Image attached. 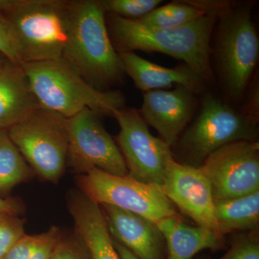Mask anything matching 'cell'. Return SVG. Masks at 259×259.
Here are the masks:
<instances>
[{
    "label": "cell",
    "mask_w": 259,
    "mask_h": 259,
    "mask_svg": "<svg viewBox=\"0 0 259 259\" xmlns=\"http://www.w3.org/2000/svg\"><path fill=\"white\" fill-rule=\"evenodd\" d=\"M225 3L198 1L199 6L207 10L206 14L178 28H151L106 13L105 20L118 54L136 51L161 53L183 61L206 84L213 85L216 79L210 62V39Z\"/></svg>",
    "instance_id": "6da1fadb"
},
{
    "label": "cell",
    "mask_w": 259,
    "mask_h": 259,
    "mask_svg": "<svg viewBox=\"0 0 259 259\" xmlns=\"http://www.w3.org/2000/svg\"><path fill=\"white\" fill-rule=\"evenodd\" d=\"M62 58L100 91L112 90L123 81V64L112 44L99 0H71Z\"/></svg>",
    "instance_id": "7a4b0ae2"
},
{
    "label": "cell",
    "mask_w": 259,
    "mask_h": 259,
    "mask_svg": "<svg viewBox=\"0 0 259 259\" xmlns=\"http://www.w3.org/2000/svg\"><path fill=\"white\" fill-rule=\"evenodd\" d=\"M42 108L66 118L89 109L99 116H112L125 107V98L118 90L100 91L89 84L62 57L21 64Z\"/></svg>",
    "instance_id": "3957f363"
},
{
    "label": "cell",
    "mask_w": 259,
    "mask_h": 259,
    "mask_svg": "<svg viewBox=\"0 0 259 259\" xmlns=\"http://www.w3.org/2000/svg\"><path fill=\"white\" fill-rule=\"evenodd\" d=\"M250 9L226 2L218 15L215 57L223 88L234 100L244 95L258 61L259 40Z\"/></svg>",
    "instance_id": "277c9868"
},
{
    "label": "cell",
    "mask_w": 259,
    "mask_h": 259,
    "mask_svg": "<svg viewBox=\"0 0 259 259\" xmlns=\"http://www.w3.org/2000/svg\"><path fill=\"white\" fill-rule=\"evenodd\" d=\"M71 7L68 0H15L5 14L18 37L23 64L62 57Z\"/></svg>",
    "instance_id": "5b68a950"
},
{
    "label": "cell",
    "mask_w": 259,
    "mask_h": 259,
    "mask_svg": "<svg viewBox=\"0 0 259 259\" xmlns=\"http://www.w3.org/2000/svg\"><path fill=\"white\" fill-rule=\"evenodd\" d=\"M68 121L59 112L39 107L7 130L32 171L51 183H57L67 167Z\"/></svg>",
    "instance_id": "8992f818"
},
{
    "label": "cell",
    "mask_w": 259,
    "mask_h": 259,
    "mask_svg": "<svg viewBox=\"0 0 259 259\" xmlns=\"http://www.w3.org/2000/svg\"><path fill=\"white\" fill-rule=\"evenodd\" d=\"M258 139L257 122L219 97L207 94L197 118L177 143L180 153L189 162L187 165L199 167L209 154L226 145Z\"/></svg>",
    "instance_id": "52a82bcc"
},
{
    "label": "cell",
    "mask_w": 259,
    "mask_h": 259,
    "mask_svg": "<svg viewBox=\"0 0 259 259\" xmlns=\"http://www.w3.org/2000/svg\"><path fill=\"white\" fill-rule=\"evenodd\" d=\"M76 183L78 190L99 205L115 206L156 223L179 217L175 205L161 187L143 183L129 175L117 176L95 168L76 175Z\"/></svg>",
    "instance_id": "ba28073f"
},
{
    "label": "cell",
    "mask_w": 259,
    "mask_h": 259,
    "mask_svg": "<svg viewBox=\"0 0 259 259\" xmlns=\"http://www.w3.org/2000/svg\"><path fill=\"white\" fill-rule=\"evenodd\" d=\"M113 117L120 126L116 139L129 176L161 187L168 166L175 160L171 148L150 133L139 110L124 107L116 111Z\"/></svg>",
    "instance_id": "9c48e42d"
},
{
    "label": "cell",
    "mask_w": 259,
    "mask_h": 259,
    "mask_svg": "<svg viewBox=\"0 0 259 259\" xmlns=\"http://www.w3.org/2000/svg\"><path fill=\"white\" fill-rule=\"evenodd\" d=\"M69 149L67 163L76 175L91 170L117 175H128L127 165L120 148L102 125L100 116L89 110L69 118Z\"/></svg>",
    "instance_id": "30bf717a"
},
{
    "label": "cell",
    "mask_w": 259,
    "mask_h": 259,
    "mask_svg": "<svg viewBox=\"0 0 259 259\" xmlns=\"http://www.w3.org/2000/svg\"><path fill=\"white\" fill-rule=\"evenodd\" d=\"M199 168L210 184L214 202L258 192V141L226 145L209 154Z\"/></svg>",
    "instance_id": "8fae6325"
},
{
    "label": "cell",
    "mask_w": 259,
    "mask_h": 259,
    "mask_svg": "<svg viewBox=\"0 0 259 259\" xmlns=\"http://www.w3.org/2000/svg\"><path fill=\"white\" fill-rule=\"evenodd\" d=\"M161 188L174 205L192 218L198 226L221 236L214 216L210 184L199 167L173 160Z\"/></svg>",
    "instance_id": "7c38bea8"
},
{
    "label": "cell",
    "mask_w": 259,
    "mask_h": 259,
    "mask_svg": "<svg viewBox=\"0 0 259 259\" xmlns=\"http://www.w3.org/2000/svg\"><path fill=\"white\" fill-rule=\"evenodd\" d=\"M194 94L181 85L170 91L151 90L144 94L140 113L171 148L192 119L196 105Z\"/></svg>",
    "instance_id": "4fadbf2b"
},
{
    "label": "cell",
    "mask_w": 259,
    "mask_h": 259,
    "mask_svg": "<svg viewBox=\"0 0 259 259\" xmlns=\"http://www.w3.org/2000/svg\"><path fill=\"white\" fill-rule=\"evenodd\" d=\"M100 206L112 239L139 259H164L165 240L156 223L110 204Z\"/></svg>",
    "instance_id": "5bb4252c"
},
{
    "label": "cell",
    "mask_w": 259,
    "mask_h": 259,
    "mask_svg": "<svg viewBox=\"0 0 259 259\" xmlns=\"http://www.w3.org/2000/svg\"><path fill=\"white\" fill-rule=\"evenodd\" d=\"M66 199L74 233L88 248L92 259H120L100 206L78 189L70 190Z\"/></svg>",
    "instance_id": "9a60e30c"
},
{
    "label": "cell",
    "mask_w": 259,
    "mask_h": 259,
    "mask_svg": "<svg viewBox=\"0 0 259 259\" xmlns=\"http://www.w3.org/2000/svg\"><path fill=\"white\" fill-rule=\"evenodd\" d=\"M119 55L125 74L133 79L136 88L144 93L169 88L173 84L185 87L194 93H200L205 88L202 78L184 63L170 69L146 60L135 52L120 53Z\"/></svg>",
    "instance_id": "2e32d148"
},
{
    "label": "cell",
    "mask_w": 259,
    "mask_h": 259,
    "mask_svg": "<svg viewBox=\"0 0 259 259\" xmlns=\"http://www.w3.org/2000/svg\"><path fill=\"white\" fill-rule=\"evenodd\" d=\"M39 107L21 65L8 62L0 71V129H9Z\"/></svg>",
    "instance_id": "e0dca14e"
},
{
    "label": "cell",
    "mask_w": 259,
    "mask_h": 259,
    "mask_svg": "<svg viewBox=\"0 0 259 259\" xmlns=\"http://www.w3.org/2000/svg\"><path fill=\"white\" fill-rule=\"evenodd\" d=\"M163 234L167 259H192L201 250L221 249L223 236L200 226H190L180 217L162 220L156 223Z\"/></svg>",
    "instance_id": "ac0fdd59"
},
{
    "label": "cell",
    "mask_w": 259,
    "mask_h": 259,
    "mask_svg": "<svg viewBox=\"0 0 259 259\" xmlns=\"http://www.w3.org/2000/svg\"><path fill=\"white\" fill-rule=\"evenodd\" d=\"M214 216L221 236L237 231H256L259 191L244 197L214 202Z\"/></svg>",
    "instance_id": "d6986e66"
},
{
    "label": "cell",
    "mask_w": 259,
    "mask_h": 259,
    "mask_svg": "<svg viewBox=\"0 0 259 259\" xmlns=\"http://www.w3.org/2000/svg\"><path fill=\"white\" fill-rule=\"evenodd\" d=\"M33 174L8 131L0 129V197L8 198L17 185L30 180Z\"/></svg>",
    "instance_id": "ffe728a7"
},
{
    "label": "cell",
    "mask_w": 259,
    "mask_h": 259,
    "mask_svg": "<svg viewBox=\"0 0 259 259\" xmlns=\"http://www.w3.org/2000/svg\"><path fill=\"white\" fill-rule=\"evenodd\" d=\"M207 10L194 1H177L161 7L134 20L145 26L156 28H175L182 26L206 14Z\"/></svg>",
    "instance_id": "44dd1931"
},
{
    "label": "cell",
    "mask_w": 259,
    "mask_h": 259,
    "mask_svg": "<svg viewBox=\"0 0 259 259\" xmlns=\"http://www.w3.org/2000/svg\"><path fill=\"white\" fill-rule=\"evenodd\" d=\"M106 14L136 20L148 14L158 5L161 0H99Z\"/></svg>",
    "instance_id": "7402d4cb"
},
{
    "label": "cell",
    "mask_w": 259,
    "mask_h": 259,
    "mask_svg": "<svg viewBox=\"0 0 259 259\" xmlns=\"http://www.w3.org/2000/svg\"><path fill=\"white\" fill-rule=\"evenodd\" d=\"M25 221L20 215L0 213V259L25 234Z\"/></svg>",
    "instance_id": "603a6c76"
},
{
    "label": "cell",
    "mask_w": 259,
    "mask_h": 259,
    "mask_svg": "<svg viewBox=\"0 0 259 259\" xmlns=\"http://www.w3.org/2000/svg\"><path fill=\"white\" fill-rule=\"evenodd\" d=\"M0 54L12 64H23L20 46L14 28L6 15L2 12H0Z\"/></svg>",
    "instance_id": "cb8c5ba5"
},
{
    "label": "cell",
    "mask_w": 259,
    "mask_h": 259,
    "mask_svg": "<svg viewBox=\"0 0 259 259\" xmlns=\"http://www.w3.org/2000/svg\"><path fill=\"white\" fill-rule=\"evenodd\" d=\"M70 236H65L61 233L50 259H92L79 236L75 233Z\"/></svg>",
    "instance_id": "d4e9b609"
},
{
    "label": "cell",
    "mask_w": 259,
    "mask_h": 259,
    "mask_svg": "<svg viewBox=\"0 0 259 259\" xmlns=\"http://www.w3.org/2000/svg\"><path fill=\"white\" fill-rule=\"evenodd\" d=\"M218 259H259L258 239L255 236H237L226 254Z\"/></svg>",
    "instance_id": "484cf974"
},
{
    "label": "cell",
    "mask_w": 259,
    "mask_h": 259,
    "mask_svg": "<svg viewBox=\"0 0 259 259\" xmlns=\"http://www.w3.org/2000/svg\"><path fill=\"white\" fill-rule=\"evenodd\" d=\"M40 234H25L10 249L4 259H30L40 242Z\"/></svg>",
    "instance_id": "4316f807"
},
{
    "label": "cell",
    "mask_w": 259,
    "mask_h": 259,
    "mask_svg": "<svg viewBox=\"0 0 259 259\" xmlns=\"http://www.w3.org/2000/svg\"><path fill=\"white\" fill-rule=\"evenodd\" d=\"M61 235L60 229L56 226L42 233L41 240L30 259H50Z\"/></svg>",
    "instance_id": "83f0119b"
},
{
    "label": "cell",
    "mask_w": 259,
    "mask_h": 259,
    "mask_svg": "<svg viewBox=\"0 0 259 259\" xmlns=\"http://www.w3.org/2000/svg\"><path fill=\"white\" fill-rule=\"evenodd\" d=\"M245 115L250 117L252 120L258 123V84L255 83L252 88L248 102L246 103V107H245L244 111L243 112Z\"/></svg>",
    "instance_id": "f1b7e54d"
},
{
    "label": "cell",
    "mask_w": 259,
    "mask_h": 259,
    "mask_svg": "<svg viewBox=\"0 0 259 259\" xmlns=\"http://www.w3.org/2000/svg\"><path fill=\"white\" fill-rule=\"evenodd\" d=\"M25 212V204L19 198H3L0 197V213L20 215Z\"/></svg>",
    "instance_id": "f546056e"
},
{
    "label": "cell",
    "mask_w": 259,
    "mask_h": 259,
    "mask_svg": "<svg viewBox=\"0 0 259 259\" xmlns=\"http://www.w3.org/2000/svg\"><path fill=\"white\" fill-rule=\"evenodd\" d=\"M112 241H113L116 251L118 253L120 259H139L134 253H131L128 249H127L125 247L121 245L118 242L115 241L114 239H112Z\"/></svg>",
    "instance_id": "4dcf8cb0"
},
{
    "label": "cell",
    "mask_w": 259,
    "mask_h": 259,
    "mask_svg": "<svg viewBox=\"0 0 259 259\" xmlns=\"http://www.w3.org/2000/svg\"><path fill=\"white\" fill-rule=\"evenodd\" d=\"M15 0H0V12L6 13L11 9Z\"/></svg>",
    "instance_id": "1f68e13d"
},
{
    "label": "cell",
    "mask_w": 259,
    "mask_h": 259,
    "mask_svg": "<svg viewBox=\"0 0 259 259\" xmlns=\"http://www.w3.org/2000/svg\"><path fill=\"white\" fill-rule=\"evenodd\" d=\"M8 62H9L6 59L0 54V71H2L5 66V65L8 64Z\"/></svg>",
    "instance_id": "d6a6232c"
}]
</instances>
